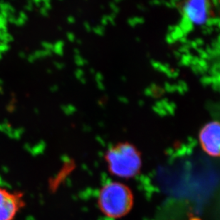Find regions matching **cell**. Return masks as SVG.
I'll use <instances>...</instances> for the list:
<instances>
[{"instance_id":"cell-1","label":"cell","mask_w":220,"mask_h":220,"mask_svg":"<svg viewBox=\"0 0 220 220\" xmlns=\"http://www.w3.org/2000/svg\"><path fill=\"white\" fill-rule=\"evenodd\" d=\"M133 203V194L130 189L118 182L103 185L98 197V204L101 212L110 219H119L128 214Z\"/></svg>"},{"instance_id":"cell-2","label":"cell","mask_w":220,"mask_h":220,"mask_svg":"<svg viewBox=\"0 0 220 220\" xmlns=\"http://www.w3.org/2000/svg\"><path fill=\"white\" fill-rule=\"evenodd\" d=\"M105 159L109 172L120 178H133L138 174L142 167L140 152L129 142H121L110 147Z\"/></svg>"},{"instance_id":"cell-3","label":"cell","mask_w":220,"mask_h":220,"mask_svg":"<svg viewBox=\"0 0 220 220\" xmlns=\"http://www.w3.org/2000/svg\"><path fill=\"white\" fill-rule=\"evenodd\" d=\"M24 203V195L21 192L0 187V220L14 219Z\"/></svg>"},{"instance_id":"cell-4","label":"cell","mask_w":220,"mask_h":220,"mask_svg":"<svg viewBox=\"0 0 220 220\" xmlns=\"http://www.w3.org/2000/svg\"><path fill=\"white\" fill-rule=\"evenodd\" d=\"M199 141L203 151L210 157L219 155L220 126L216 121L206 124L200 130Z\"/></svg>"},{"instance_id":"cell-5","label":"cell","mask_w":220,"mask_h":220,"mask_svg":"<svg viewBox=\"0 0 220 220\" xmlns=\"http://www.w3.org/2000/svg\"><path fill=\"white\" fill-rule=\"evenodd\" d=\"M209 7V0H187L183 8V16L193 24L202 25L208 19Z\"/></svg>"},{"instance_id":"cell-6","label":"cell","mask_w":220,"mask_h":220,"mask_svg":"<svg viewBox=\"0 0 220 220\" xmlns=\"http://www.w3.org/2000/svg\"><path fill=\"white\" fill-rule=\"evenodd\" d=\"M179 26L180 29H182V31H183V33L185 34L192 31L193 27H194V24L186 16H183V18H182L181 21H180Z\"/></svg>"},{"instance_id":"cell-7","label":"cell","mask_w":220,"mask_h":220,"mask_svg":"<svg viewBox=\"0 0 220 220\" xmlns=\"http://www.w3.org/2000/svg\"><path fill=\"white\" fill-rule=\"evenodd\" d=\"M169 34L175 41L179 40L181 37L185 36V34L179 26H171L169 27Z\"/></svg>"},{"instance_id":"cell-8","label":"cell","mask_w":220,"mask_h":220,"mask_svg":"<svg viewBox=\"0 0 220 220\" xmlns=\"http://www.w3.org/2000/svg\"><path fill=\"white\" fill-rule=\"evenodd\" d=\"M144 22V19L142 17H139V16H135L129 19L128 24L129 25L131 26H135L138 24H141Z\"/></svg>"},{"instance_id":"cell-9","label":"cell","mask_w":220,"mask_h":220,"mask_svg":"<svg viewBox=\"0 0 220 220\" xmlns=\"http://www.w3.org/2000/svg\"><path fill=\"white\" fill-rule=\"evenodd\" d=\"M206 23H207V25L209 26H212H212H219V19L218 17L212 18V19H207L206 21Z\"/></svg>"},{"instance_id":"cell-10","label":"cell","mask_w":220,"mask_h":220,"mask_svg":"<svg viewBox=\"0 0 220 220\" xmlns=\"http://www.w3.org/2000/svg\"><path fill=\"white\" fill-rule=\"evenodd\" d=\"M93 31L99 36H103L105 33V29L102 25H98L93 28Z\"/></svg>"},{"instance_id":"cell-11","label":"cell","mask_w":220,"mask_h":220,"mask_svg":"<svg viewBox=\"0 0 220 220\" xmlns=\"http://www.w3.org/2000/svg\"><path fill=\"white\" fill-rule=\"evenodd\" d=\"M110 9L112 10V13H113V14H117L119 12V8L118 6H117V4H115V3H110Z\"/></svg>"},{"instance_id":"cell-12","label":"cell","mask_w":220,"mask_h":220,"mask_svg":"<svg viewBox=\"0 0 220 220\" xmlns=\"http://www.w3.org/2000/svg\"><path fill=\"white\" fill-rule=\"evenodd\" d=\"M212 26H209L207 25H205L202 27V33L204 34H209L212 32Z\"/></svg>"},{"instance_id":"cell-13","label":"cell","mask_w":220,"mask_h":220,"mask_svg":"<svg viewBox=\"0 0 220 220\" xmlns=\"http://www.w3.org/2000/svg\"><path fill=\"white\" fill-rule=\"evenodd\" d=\"M108 24H109L108 17V15L103 16L101 19V25L103 26L107 25Z\"/></svg>"},{"instance_id":"cell-14","label":"cell","mask_w":220,"mask_h":220,"mask_svg":"<svg viewBox=\"0 0 220 220\" xmlns=\"http://www.w3.org/2000/svg\"><path fill=\"white\" fill-rule=\"evenodd\" d=\"M166 41H167V42L168 43V44H173V43L176 42V41H175V39H173V37H172V36L170 35V34H168V35H167V37H166Z\"/></svg>"},{"instance_id":"cell-15","label":"cell","mask_w":220,"mask_h":220,"mask_svg":"<svg viewBox=\"0 0 220 220\" xmlns=\"http://www.w3.org/2000/svg\"><path fill=\"white\" fill-rule=\"evenodd\" d=\"M179 40H180V42L183 44H183H189V43H190V41L188 40V39H187V37H185V36H183V37L180 38Z\"/></svg>"},{"instance_id":"cell-16","label":"cell","mask_w":220,"mask_h":220,"mask_svg":"<svg viewBox=\"0 0 220 220\" xmlns=\"http://www.w3.org/2000/svg\"><path fill=\"white\" fill-rule=\"evenodd\" d=\"M162 2H163V1H161V0H152V1H150V4H153V5L157 6L161 4Z\"/></svg>"},{"instance_id":"cell-17","label":"cell","mask_w":220,"mask_h":220,"mask_svg":"<svg viewBox=\"0 0 220 220\" xmlns=\"http://www.w3.org/2000/svg\"><path fill=\"white\" fill-rule=\"evenodd\" d=\"M84 26H85V29H86V31H91V29H92L91 26L90 24H88V22H86L85 24H84Z\"/></svg>"},{"instance_id":"cell-18","label":"cell","mask_w":220,"mask_h":220,"mask_svg":"<svg viewBox=\"0 0 220 220\" xmlns=\"http://www.w3.org/2000/svg\"><path fill=\"white\" fill-rule=\"evenodd\" d=\"M144 8H145V6H144L143 4H140V5L138 6V9H141V10H143Z\"/></svg>"},{"instance_id":"cell-19","label":"cell","mask_w":220,"mask_h":220,"mask_svg":"<svg viewBox=\"0 0 220 220\" xmlns=\"http://www.w3.org/2000/svg\"><path fill=\"white\" fill-rule=\"evenodd\" d=\"M190 220H200V219H197V218H192V219H191Z\"/></svg>"},{"instance_id":"cell-20","label":"cell","mask_w":220,"mask_h":220,"mask_svg":"<svg viewBox=\"0 0 220 220\" xmlns=\"http://www.w3.org/2000/svg\"><path fill=\"white\" fill-rule=\"evenodd\" d=\"M120 1V0H115V2H119Z\"/></svg>"}]
</instances>
